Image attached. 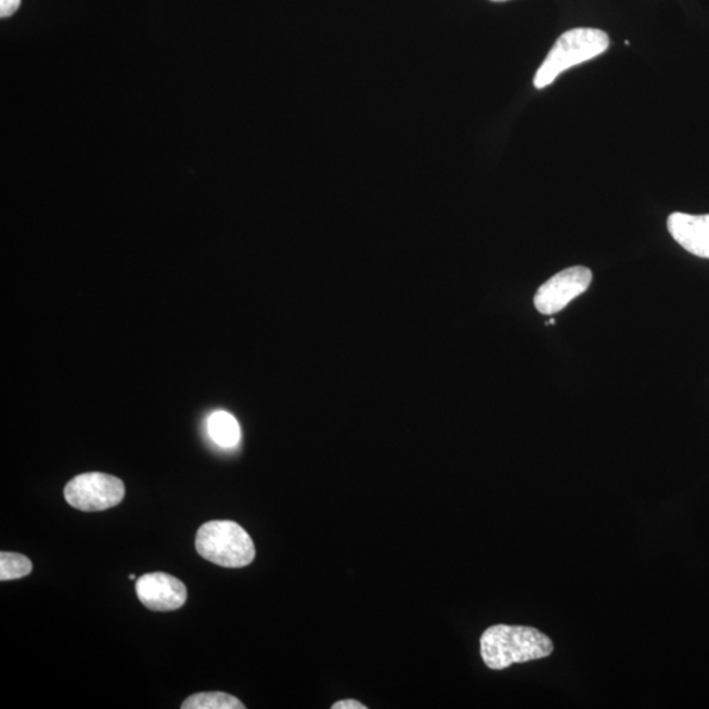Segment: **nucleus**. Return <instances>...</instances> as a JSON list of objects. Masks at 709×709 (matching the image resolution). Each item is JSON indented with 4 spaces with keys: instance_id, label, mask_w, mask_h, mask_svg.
I'll list each match as a JSON object with an SVG mask.
<instances>
[{
    "instance_id": "obj_1",
    "label": "nucleus",
    "mask_w": 709,
    "mask_h": 709,
    "mask_svg": "<svg viewBox=\"0 0 709 709\" xmlns=\"http://www.w3.org/2000/svg\"><path fill=\"white\" fill-rule=\"evenodd\" d=\"M553 643L531 627L499 624L488 628L481 637V657L491 670H503L552 655Z\"/></svg>"
},
{
    "instance_id": "obj_2",
    "label": "nucleus",
    "mask_w": 709,
    "mask_h": 709,
    "mask_svg": "<svg viewBox=\"0 0 709 709\" xmlns=\"http://www.w3.org/2000/svg\"><path fill=\"white\" fill-rule=\"evenodd\" d=\"M609 37L595 28H576L558 37L555 46L539 67L533 85L545 89L569 68L581 65L607 52Z\"/></svg>"
},
{
    "instance_id": "obj_3",
    "label": "nucleus",
    "mask_w": 709,
    "mask_h": 709,
    "mask_svg": "<svg viewBox=\"0 0 709 709\" xmlns=\"http://www.w3.org/2000/svg\"><path fill=\"white\" fill-rule=\"evenodd\" d=\"M196 551L203 558L222 568H245L255 558L250 534L230 520H214L198 528Z\"/></svg>"
},
{
    "instance_id": "obj_4",
    "label": "nucleus",
    "mask_w": 709,
    "mask_h": 709,
    "mask_svg": "<svg viewBox=\"0 0 709 709\" xmlns=\"http://www.w3.org/2000/svg\"><path fill=\"white\" fill-rule=\"evenodd\" d=\"M126 487L120 478L105 473H83L68 481L65 500L74 508L85 513L104 512L121 503Z\"/></svg>"
},
{
    "instance_id": "obj_5",
    "label": "nucleus",
    "mask_w": 709,
    "mask_h": 709,
    "mask_svg": "<svg viewBox=\"0 0 709 709\" xmlns=\"http://www.w3.org/2000/svg\"><path fill=\"white\" fill-rule=\"evenodd\" d=\"M593 273L586 267L576 266L563 270L545 282L533 298L539 313L552 315L581 296L590 287Z\"/></svg>"
},
{
    "instance_id": "obj_6",
    "label": "nucleus",
    "mask_w": 709,
    "mask_h": 709,
    "mask_svg": "<svg viewBox=\"0 0 709 709\" xmlns=\"http://www.w3.org/2000/svg\"><path fill=\"white\" fill-rule=\"evenodd\" d=\"M140 602L152 611H176L184 606L186 589L178 578L166 573H149L136 582Z\"/></svg>"
},
{
    "instance_id": "obj_7",
    "label": "nucleus",
    "mask_w": 709,
    "mask_h": 709,
    "mask_svg": "<svg viewBox=\"0 0 709 709\" xmlns=\"http://www.w3.org/2000/svg\"><path fill=\"white\" fill-rule=\"evenodd\" d=\"M669 233L684 250L709 259V215H687L675 211L668 219Z\"/></svg>"
},
{
    "instance_id": "obj_8",
    "label": "nucleus",
    "mask_w": 709,
    "mask_h": 709,
    "mask_svg": "<svg viewBox=\"0 0 709 709\" xmlns=\"http://www.w3.org/2000/svg\"><path fill=\"white\" fill-rule=\"evenodd\" d=\"M208 433L215 443L233 448L240 443L241 428L234 416L228 412H216L209 416Z\"/></svg>"
},
{
    "instance_id": "obj_9",
    "label": "nucleus",
    "mask_w": 709,
    "mask_h": 709,
    "mask_svg": "<svg viewBox=\"0 0 709 709\" xmlns=\"http://www.w3.org/2000/svg\"><path fill=\"white\" fill-rule=\"evenodd\" d=\"M183 709H245L242 701L225 693H202L190 696Z\"/></svg>"
},
{
    "instance_id": "obj_10",
    "label": "nucleus",
    "mask_w": 709,
    "mask_h": 709,
    "mask_svg": "<svg viewBox=\"0 0 709 709\" xmlns=\"http://www.w3.org/2000/svg\"><path fill=\"white\" fill-rule=\"evenodd\" d=\"M33 571V563L18 553H0V580L11 581L27 577Z\"/></svg>"
},
{
    "instance_id": "obj_11",
    "label": "nucleus",
    "mask_w": 709,
    "mask_h": 709,
    "mask_svg": "<svg viewBox=\"0 0 709 709\" xmlns=\"http://www.w3.org/2000/svg\"><path fill=\"white\" fill-rule=\"evenodd\" d=\"M21 4L22 0H0V16L9 17L14 15Z\"/></svg>"
},
{
    "instance_id": "obj_12",
    "label": "nucleus",
    "mask_w": 709,
    "mask_h": 709,
    "mask_svg": "<svg viewBox=\"0 0 709 709\" xmlns=\"http://www.w3.org/2000/svg\"><path fill=\"white\" fill-rule=\"evenodd\" d=\"M332 708L333 709H366V707L362 705V702L352 699L335 702V705Z\"/></svg>"
},
{
    "instance_id": "obj_13",
    "label": "nucleus",
    "mask_w": 709,
    "mask_h": 709,
    "mask_svg": "<svg viewBox=\"0 0 709 709\" xmlns=\"http://www.w3.org/2000/svg\"><path fill=\"white\" fill-rule=\"evenodd\" d=\"M129 580H130V581L136 580V576H134V575H130V576H129Z\"/></svg>"
},
{
    "instance_id": "obj_14",
    "label": "nucleus",
    "mask_w": 709,
    "mask_h": 709,
    "mask_svg": "<svg viewBox=\"0 0 709 709\" xmlns=\"http://www.w3.org/2000/svg\"><path fill=\"white\" fill-rule=\"evenodd\" d=\"M491 2H507V0H491Z\"/></svg>"
}]
</instances>
